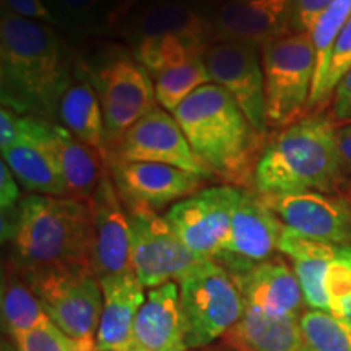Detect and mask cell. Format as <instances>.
<instances>
[{
    "label": "cell",
    "instance_id": "obj_42",
    "mask_svg": "<svg viewBox=\"0 0 351 351\" xmlns=\"http://www.w3.org/2000/svg\"><path fill=\"white\" fill-rule=\"evenodd\" d=\"M330 313L351 328V296H346L343 300L330 304Z\"/></svg>",
    "mask_w": 351,
    "mask_h": 351
},
{
    "label": "cell",
    "instance_id": "obj_4",
    "mask_svg": "<svg viewBox=\"0 0 351 351\" xmlns=\"http://www.w3.org/2000/svg\"><path fill=\"white\" fill-rule=\"evenodd\" d=\"M173 116L215 178L230 186L252 189L257 161L269 137L254 129L225 88L204 85Z\"/></svg>",
    "mask_w": 351,
    "mask_h": 351
},
{
    "label": "cell",
    "instance_id": "obj_7",
    "mask_svg": "<svg viewBox=\"0 0 351 351\" xmlns=\"http://www.w3.org/2000/svg\"><path fill=\"white\" fill-rule=\"evenodd\" d=\"M25 278L32 285L52 324L77 341L82 351H98L96 335L104 298L101 282L93 270H47L26 275Z\"/></svg>",
    "mask_w": 351,
    "mask_h": 351
},
{
    "label": "cell",
    "instance_id": "obj_11",
    "mask_svg": "<svg viewBox=\"0 0 351 351\" xmlns=\"http://www.w3.org/2000/svg\"><path fill=\"white\" fill-rule=\"evenodd\" d=\"M243 187H205L176 202L165 218L182 244L202 261H213L230 238L232 213Z\"/></svg>",
    "mask_w": 351,
    "mask_h": 351
},
{
    "label": "cell",
    "instance_id": "obj_8",
    "mask_svg": "<svg viewBox=\"0 0 351 351\" xmlns=\"http://www.w3.org/2000/svg\"><path fill=\"white\" fill-rule=\"evenodd\" d=\"M86 77L95 86L103 109L104 153L135 122L160 106L155 83L135 57L127 54L109 57L98 69L90 70Z\"/></svg>",
    "mask_w": 351,
    "mask_h": 351
},
{
    "label": "cell",
    "instance_id": "obj_12",
    "mask_svg": "<svg viewBox=\"0 0 351 351\" xmlns=\"http://www.w3.org/2000/svg\"><path fill=\"white\" fill-rule=\"evenodd\" d=\"M285 225L265 199L252 189H244L236 202L231 231L225 247L213 258L231 275L251 270L280 252Z\"/></svg>",
    "mask_w": 351,
    "mask_h": 351
},
{
    "label": "cell",
    "instance_id": "obj_17",
    "mask_svg": "<svg viewBox=\"0 0 351 351\" xmlns=\"http://www.w3.org/2000/svg\"><path fill=\"white\" fill-rule=\"evenodd\" d=\"M93 219V270L98 278L132 274L129 213L111 173L88 200Z\"/></svg>",
    "mask_w": 351,
    "mask_h": 351
},
{
    "label": "cell",
    "instance_id": "obj_37",
    "mask_svg": "<svg viewBox=\"0 0 351 351\" xmlns=\"http://www.w3.org/2000/svg\"><path fill=\"white\" fill-rule=\"evenodd\" d=\"M2 10L19 15L21 19L39 21V23L56 26L60 29L59 21L54 19L49 8L44 5L43 0H2Z\"/></svg>",
    "mask_w": 351,
    "mask_h": 351
},
{
    "label": "cell",
    "instance_id": "obj_3",
    "mask_svg": "<svg viewBox=\"0 0 351 351\" xmlns=\"http://www.w3.org/2000/svg\"><path fill=\"white\" fill-rule=\"evenodd\" d=\"M330 116L311 112L269 137L254 173L252 191L261 195L351 194ZM351 199V197H350Z\"/></svg>",
    "mask_w": 351,
    "mask_h": 351
},
{
    "label": "cell",
    "instance_id": "obj_21",
    "mask_svg": "<svg viewBox=\"0 0 351 351\" xmlns=\"http://www.w3.org/2000/svg\"><path fill=\"white\" fill-rule=\"evenodd\" d=\"M99 282L104 302L96 335V350L132 351L135 317L147 298L143 291L145 287L134 271L106 276Z\"/></svg>",
    "mask_w": 351,
    "mask_h": 351
},
{
    "label": "cell",
    "instance_id": "obj_13",
    "mask_svg": "<svg viewBox=\"0 0 351 351\" xmlns=\"http://www.w3.org/2000/svg\"><path fill=\"white\" fill-rule=\"evenodd\" d=\"M204 60L212 83L225 88L254 129L269 137L261 46L252 43H210Z\"/></svg>",
    "mask_w": 351,
    "mask_h": 351
},
{
    "label": "cell",
    "instance_id": "obj_15",
    "mask_svg": "<svg viewBox=\"0 0 351 351\" xmlns=\"http://www.w3.org/2000/svg\"><path fill=\"white\" fill-rule=\"evenodd\" d=\"M262 197L289 230L340 247H351L350 197L322 192Z\"/></svg>",
    "mask_w": 351,
    "mask_h": 351
},
{
    "label": "cell",
    "instance_id": "obj_6",
    "mask_svg": "<svg viewBox=\"0 0 351 351\" xmlns=\"http://www.w3.org/2000/svg\"><path fill=\"white\" fill-rule=\"evenodd\" d=\"M187 350L202 348L226 335L245 306L231 274L213 261H202L178 280Z\"/></svg>",
    "mask_w": 351,
    "mask_h": 351
},
{
    "label": "cell",
    "instance_id": "obj_18",
    "mask_svg": "<svg viewBox=\"0 0 351 351\" xmlns=\"http://www.w3.org/2000/svg\"><path fill=\"white\" fill-rule=\"evenodd\" d=\"M289 0H228L210 21L212 43L262 46L288 32Z\"/></svg>",
    "mask_w": 351,
    "mask_h": 351
},
{
    "label": "cell",
    "instance_id": "obj_20",
    "mask_svg": "<svg viewBox=\"0 0 351 351\" xmlns=\"http://www.w3.org/2000/svg\"><path fill=\"white\" fill-rule=\"evenodd\" d=\"M132 351H186L178 282L152 288L140 307L132 333Z\"/></svg>",
    "mask_w": 351,
    "mask_h": 351
},
{
    "label": "cell",
    "instance_id": "obj_25",
    "mask_svg": "<svg viewBox=\"0 0 351 351\" xmlns=\"http://www.w3.org/2000/svg\"><path fill=\"white\" fill-rule=\"evenodd\" d=\"M56 138V150L59 156L67 197L80 202L91 199L104 176L109 173L103 153L83 143L60 124H52Z\"/></svg>",
    "mask_w": 351,
    "mask_h": 351
},
{
    "label": "cell",
    "instance_id": "obj_32",
    "mask_svg": "<svg viewBox=\"0 0 351 351\" xmlns=\"http://www.w3.org/2000/svg\"><path fill=\"white\" fill-rule=\"evenodd\" d=\"M351 70V19L346 21L335 43H333L330 60H328V69L326 80H324L322 90H320L319 99L315 103L314 112H324L328 104L332 103V96L339 83Z\"/></svg>",
    "mask_w": 351,
    "mask_h": 351
},
{
    "label": "cell",
    "instance_id": "obj_26",
    "mask_svg": "<svg viewBox=\"0 0 351 351\" xmlns=\"http://www.w3.org/2000/svg\"><path fill=\"white\" fill-rule=\"evenodd\" d=\"M65 127L73 137L104 153V117L95 86L88 78L75 77L70 83L57 111V124Z\"/></svg>",
    "mask_w": 351,
    "mask_h": 351
},
{
    "label": "cell",
    "instance_id": "obj_35",
    "mask_svg": "<svg viewBox=\"0 0 351 351\" xmlns=\"http://www.w3.org/2000/svg\"><path fill=\"white\" fill-rule=\"evenodd\" d=\"M335 0H289L288 32L311 33L315 21Z\"/></svg>",
    "mask_w": 351,
    "mask_h": 351
},
{
    "label": "cell",
    "instance_id": "obj_19",
    "mask_svg": "<svg viewBox=\"0 0 351 351\" xmlns=\"http://www.w3.org/2000/svg\"><path fill=\"white\" fill-rule=\"evenodd\" d=\"M238 285L245 309L269 315H296L304 313V298L295 271L283 258L274 257L251 270L231 275Z\"/></svg>",
    "mask_w": 351,
    "mask_h": 351
},
{
    "label": "cell",
    "instance_id": "obj_30",
    "mask_svg": "<svg viewBox=\"0 0 351 351\" xmlns=\"http://www.w3.org/2000/svg\"><path fill=\"white\" fill-rule=\"evenodd\" d=\"M212 83L204 57L171 69L155 78L156 101L165 111L173 114L194 91Z\"/></svg>",
    "mask_w": 351,
    "mask_h": 351
},
{
    "label": "cell",
    "instance_id": "obj_9",
    "mask_svg": "<svg viewBox=\"0 0 351 351\" xmlns=\"http://www.w3.org/2000/svg\"><path fill=\"white\" fill-rule=\"evenodd\" d=\"M125 208L130 225L132 269L145 288L178 282L202 262L156 210L143 205H125Z\"/></svg>",
    "mask_w": 351,
    "mask_h": 351
},
{
    "label": "cell",
    "instance_id": "obj_16",
    "mask_svg": "<svg viewBox=\"0 0 351 351\" xmlns=\"http://www.w3.org/2000/svg\"><path fill=\"white\" fill-rule=\"evenodd\" d=\"M124 205L163 210L204 189V179L169 165L106 161Z\"/></svg>",
    "mask_w": 351,
    "mask_h": 351
},
{
    "label": "cell",
    "instance_id": "obj_29",
    "mask_svg": "<svg viewBox=\"0 0 351 351\" xmlns=\"http://www.w3.org/2000/svg\"><path fill=\"white\" fill-rule=\"evenodd\" d=\"M351 19V0H335L326 12L315 21L314 28L311 29L314 51H315V75L311 91L309 114L314 112L315 103H317L320 90H322L324 80H326L330 52L346 21Z\"/></svg>",
    "mask_w": 351,
    "mask_h": 351
},
{
    "label": "cell",
    "instance_id": "obj_27",
    "mask_svg": "<svg viewBox=\"0 0 351 351\" xmlns=\"http://www.w3.org/2000/svg\"><path fill=\"white\" fill-rule=\"evenodd\" d=\"M2 319L12 339L52 322L32 285L8 261L2 274Z\"/></svg>",
    "mask_w": 351,
    "mask_h": 351
},
{
    "label": "cell",
    "instance_id": "obj_38",
    "mask_svg": "<svg viewBox=\"0 0 351 351\" xmlns=\"http://www.w3.org/2000/svg\"><path fill=\"white\" fill-rule=\"evenodd\" d=\"M20 182L16 181L15 174L8 168L5 161H0V208L2 213H10L19 207L21 202Z\"/></svg>",
    "mask_w": 351,
    "mask_h": 351
},
{
    "label": "cell",
    "instance_id": "obj_22",
    "mask_svg": "<svg viewBox=\"0 0 351 351\" xmlns=\"http://www.w3.org/2000/svg\"><path fill=\"white\" fill-rule=\"evenodd\" d=\"M278 251L293 261V271L300 282L306 306L330 313L326 271L333 261L340 258V245L307 238L285 226Z\"/></svg>",
    "mask_w": 351,
    "mask_h": 351
},
{
    "label": "cell",
    "instance_id": "obj_31",
    "mask_svg": "<svg viewBox=\"0 0 351 351\" xmlns=\"http://www.w3.org/2000/svg\"><path fill=\"white\" fill-rule=\"evenodd\" d=\"M300 326L311 351H351V328L327 311H304Z\"/></svg>",
    "mask_w": 351,
    "mask_h": 351
},
{
    "label": "cell",
    "instance_id": "obj_2",
    "mask_svg": "<svg viewBox=\"0 0 351 351\" xmlns=\"http://www.w3.org/2000/svg\"><path fill=\"white\" fill-rule=\"evenodd\" d=\"M2 243L21 275L47 270H93V219L88 204L70 197L25 195L2 213ZM95 271V270H93Z\"/></svg>",
    "mask_w": 351,
    "mask_h": 351
},
{
    "label": "cell",
    "instance_id": "obj_41",
    "mask_svg": "<svg viewBox=\"0 0 351 351\" xmlns=\"http://www.w3.org/2000/svg\"><path fill=\"white\" fill-rule=\"evenodd\" d=\"M337 147H339L341 168L346 179L351 181V122L337 127Z\"/></svg>",
    "mask_w": 351,
    "mask_h": 351
},
{
    "label": "cell",
    "instance_id": "obj_10",
    "mask_svg": "<svg viewBox=\"0 0 351 351\" xmlns=\"http://www.w3.org/2000/svg\"><path fill=\"white\" fill-rule=\"evenodd\" d=\"M103 156L106 161L169 165L194 174L205 182L217 179L192 150L173 114L161 106H156L135 122Z\"/></svg>",
    "mask_w": 351,
    "mask_h": 351
},
{
    "label": "cell",
    "instance_id": "obj_14",
    "mask_svg": "<svg viewBox=\"0 0 351 351\" xmlns=\"http://www.w3.org/2000/svg\"><path fill=\"white\" fill-rule=\"evenodd\" d=\"M52 124L41 117L21 116L19 142L2 153V160L29 194L67 197Z\"/></svg>",
    "mask_w": 351,
    "mask_h": 351
},
{
    "label": "cell",
    "instance_id": "obj_33",
    "mask_svg": "<svg viewBox=\"0 0 351 351\" xmlns=\"http://www.w3.org/2000/svg\"><path fill=\"white\" fill-rule=\"evenodd\" d=\"M103 0H62V32L77 38L96 34L103 25Z\"/></svg>",
    "mask_w": 351,
    "mask_h": 351
},
{
    "label": "cell",
    "instance_id": "obj_5",
    "mask_svg": "<svg viewBox=\"0 0 351 351\" xmlns=\"http://www.w3.org/2000/svg\"><path fill=\"white\" fill-rule=\"evenodd\" d=\"M261 56L267 124L285 129L309 114L315 75L313 38L311 33H287L262 44Z\"/></svg>",
    "mask_w": 351,
    "mask_h": 351
},
{
    "label": "cell",
    "instance_id": "obj_34",
    "mask_svg": "<svg viewBox=\"0 0 351 351\" xmlns=\"http://www.w3.org/2000/svg\"><path fill=\"white\" fill-rule=\"evenodd\" d=\"M13 340L19 351H82L77 341L52 322L43 324Z\"/></svg>",
    "mask_w": 351,
    "mask_h": 351
},
{
    "label": "cell",
    "instance_id": "obj_28",
    "mask_svg": "<svg viewBox=\"0 0 351 351\" xmlns=\"http://www.w3.org/2000/svg\"><path fill=\"white\" fill-rule=\"evenodd\" d=\"M210 44L182 36H155L135 41V59L153 80L171 69L204 57Z\"/></svg>",
    "mask_w": 351,
    "mask_h": 351
},
{
    "label": "cell",
    "instance_id": "obj_36",
    "mask_svg": "<svg viewBox=\"0 0 351 351\" xmlns=\"http://www.w3.org/2000/svg\"><path fill=\"white\" fill-rule=\"evenodd\" d=\"M326 291L330 304L351 296V263L343 258H337L328 265L326 271Z\"/></svg>",
    "mask_w": 351,
    "mask_h": 351
},
{
    "label": "cell",
    "instance_id": "obj_39",
    "mask_svg": "<svg viewBox=\"0 0 351 351\" xmlns=\"http://www.w3.org/2000/svg\"><path fill=\"white\" fill-rule=\"evenodd\" d=\"M328 116L332 117L335 124L351 122V70L333 91Z\"/></svg>",
    "mask_w": 351,
    "mask_h": 351
},
{
    "label": "cell",
    "instance_id": "obj_1",
    "mask_svg": "<svg viewBox=\"0 0 351 351\" xmlns=\"http://www.w3.org/2000/svg\"><path fill=\"white\" fill-rule=\"evenodd\" d=\"M72 56L56 26L0 15V96L20 116L56 122L60 99L75 80Z\"/></svg>",
    "mask_w": 351,
    "mask_h": 351
},
{
    "label": "cell",
    "instance_id": "obj_23",
    "mask_svg": "<svg viewBox=\"0 0 351 351\" xmlns=\"http://www.w3.org/2000/svg\"><path fill=\"white\" fill-rule=\"evenodd\" d=\"M226 341L239 351H311L296 315H269L245 309L226 333Z\"/></svg>",
    "mask_w": 351,
    "mask_h": 351
},
{
    "label": "cell",
    "instance_id": "obj_45",
    "mask_svg": "<svg viewBox=\"0 0 351 351\" xmlns=\"http://www.w3.org/2000/svg\"><path fill=\"white\" fill-rule=\"evenodd\" d=\"M2 351H19V348H16V346H15V348H13L12 345H7L5 341H3V343H2Z\"/></svg>",
    "mask_w": 351,
    "mask_h": 351
},
{
    "label": "cell",
    "instance_id": "obj_44",
    "mask_svg": "<svg viewBox=\"0 0 351 351\" xmlns=\"http://www.w3.org/2000/svg\"><path fill=\"white\" fill-rule=\"evenodd\" d=\"M340 258L351 263V247H340Z\"/></svg>",
    "mask_w": 351,
    "mask_h": 351
},
{
    "label": "cell",
    "instance_id": "obj_43",
    "mask_svg": "<svg viewBox=\"0 0 351 351\" xmlns=\"http://www.w3.org/2000/svg\"><path fill=\"white\" fill-rule=\"evenodd\" d=\"M44 5L49 8V12L54 15V19L59 21L60 29H62V0H43Z\"/></svg>",
    "mask_w": 351,
    "mask_h": 351
},
{
    "label": "cell",
    "instance_id": "obj_24",
    "mask_svg": "<svg viewBox=\"0 0 351 351\" xmlns=\"http://www.w3.org/2000/svg\"><path fill=\"white\" fill-rule=\"evenodd\" d=\"M182 36L210 44V21L181 0H156L140 8L129 23L132 41L155 36Z\"/></svg>",
    "mask_w": 351,
    "mask_h": 351
},
{
    "label": "cell",
    "instance_id": "obj_40",
    "mask_svg": "<svg viewBox=\"0 0 351 351\" xmlns=\"http://www.w3.org/2000/svg\"><path fill=\"white\" fill-rule=\"evenodd\" d=\"M21 116L8 106L0 108V150L7 152L19 142Z\"/></svg>",
    "mask_w": 351,
    "mask_h": 351
}]
</instances>
